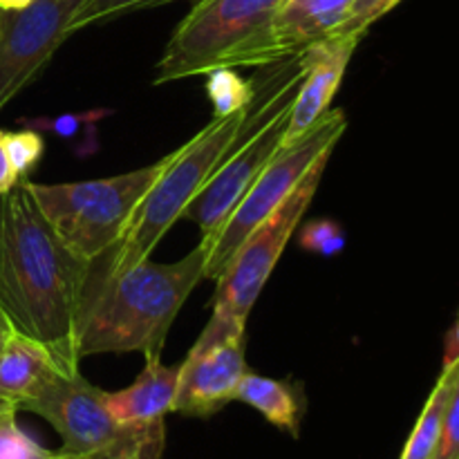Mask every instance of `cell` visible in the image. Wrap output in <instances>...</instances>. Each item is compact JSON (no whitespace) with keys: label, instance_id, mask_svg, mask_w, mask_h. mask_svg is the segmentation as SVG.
I'll return each mask as SVG.
<instances>
[{"label":"cell","instance_id":"6da1fadb","mask_svg":"<svg viewBox=\"0 0 459 459\" xmlns=\"http://www.w3.org/2000/svg\"><path fill=\"white\" fill-rule=\"evenodd\" d=\"M88 267L22 179L0 195V314L12 330L43 343L65 372L79 370L76 314Z\"/></svg>","mask_w":459,"mask_h":459},{"label":"cell","instance_id":"7a4b0ae2","mask_svg":"<svg viewBox=\"0 0 459 459\" xmlns=\"http://www.w3.org/2000/svg\"><path fill=\"white\" fill-rule=\"evenodd\" d=\"M204 278V247L178 263L137 260L112 267L106 255L90 260L76 314V354L142 352L161 357L184 300Z\"/></svg>","mask_w":459,"mask_h":459},{"label":"cell","instance_id":"3957f363","mask_svg":"<svg viewBox=\"0 0 459 459\" xmlns=\"http://www.w3.org/2000/svg\"><path fill=\"white\" fill-rule=\"evenodd\" d=\"M242 117L245 108L229 117H213V121L195 137L170 152L161 173L134 209L124 236L112 249L103 251L112 267H126L137 260L151 258L152 249L160 245L169 229L182 220L193 197L218 169L224 152L236 139Z\"/></svg>","mask_w":459,"mask_h":459},{"label":"cell","instance_id":"277c9868","mask_svg":"<svg viewBox=\"0 0 459 459\" xmlns=\"http://www.w3.org/2000/svg\"><path fill=\"white\" fill-rule=\"evenodd\" d=\"M166 161L169 155L143 169L88 182H22L61 240L81 258L94 260L119 242Z\"/></svg>","mask_w":459,"mask_h":459},{"label":"cell","instance_id":"5b68a950","mask_svg":"<svg viewBox=\"0 0 459 459\" xmlns=\"http://www.w3.org/2000/svg\"><path fill=\"white\" fill-rule=\"evenodd\" d=\"M21 411L43 417L58 433L63 455L79 459H161L166 429L161 424H121L103 403V390L94 388L81 372L54 377Z\"/></svg>","mask_w":459,"mask_h":459},{"label":"cell","instance_id":"8992f818","mask_svg":"<svg viewBox=\"0 0 459 459\" xmlns=\"http://www.w3.org/2000/svg\"><path fill=\"white\" fill-rule=\"evenodd\" d=\"M345 128H348L345 112L341 108L327 110L307 133L282 146L269 160L220 231L209 242H200L204 247V278L215 282L222 276L249 233L287 200L303 175L316 164L318 157L334 152Z\"/></svg>","mask_w":459,"mask_h":459},{"label":"cell","instance_id":"52a82bcc","mask_svg":"<svg viewBox=\"0 0 459 459\" xmlns=\"http://www.w3.org/2000/svg\"><path fill=\"white\" fill-rule=\"evenodd\" d=\"M281 4L282 0H195L166 43L152 83L204 76L213 67H224L269 25Z\"/></svg>","mask_w":459,"mask_h":459},{"label":"cell","instance_id":"ba28073f","mask_svg":"<svg viewBox=\"0 0 459 459\" xmlns=\"http://www.w3.org/2000/svg\"><path fill=\"white\" fill-rule=\"evenodd\" d=\"M330 157L332 152L318 157L316 164L303 175V179L296 184L294 191L287 195V200L272 215H267L249 233V238L242 242L229 267L215 281L218 287H215L213 294V312H211V316L220 318V321L247 325L251 307L258 300L263 287L267 285L273 267H276L282 251H285L291 236L299 229L300 218H303V213L309 209L314 195H316L318 184H321Z\"/></svg>","mask_w":459,"mask_h":459},{"label":"cell","instance_id":"9c48e42d","mask_svg":"<svg viewBox=\"0 0 459 459\" xmlns=\"http://www.w3.org/2000/svg\"><path fill=\"white\" fill-rule=\"evenodd\" d=\"M79 4L81 0H34L0 9V112L65 43Z\"/></svg>","mask_w":459,"mask_h":459},{"label":"cell","instance_id":"30bf717a","mask_svg":"<svg viewBox=\"0 0 459 459\" xmlns=\"http://www.w3.org/2000/svg\"><path fill=\"white\" fill-rule=\"evenodd\" d=\"M245 327L209 318L200 339L179 363L173 412L206 420L236 402L238 384L247 372Z\"/></svg>","mask_w":459,"mask_h":459},{"label":"cell","instance_id":"8fae6325","mask_svg":"<svg viewBox=\"0 0 459 459\" xmlns=\"http://www.w3.org/2000/svg\"><path fill=\"white\" fill-rule=\"evenodd\" d=\"M290 108L278 112L249 142H233L229 151L224 152L218 169L211 173L204 186L197 191L191 204L186 206L182 218L191 220L200 227L202 242H209L220 231V227L227 222L238 202L245 197L255 178L269 164V160L282 148Z\"/></svg>","mask_w":459,"mask_h":459},{"label":"cell","instance_id":"7c38bea8","mask_svg":"<svg viewBox=\"0 0 459 459\" xmlns=\"http://www.w3.org/2000/svg\"><path fill=\"white\" fill-rule=\"evenodd\" d=\"M350 4L352 0H282L269 25L224 67H263L299 56L341 25Z\"/></svg>","mask_w":459,"mask_h":459},{"label":"cell","instance_id":"4fadbf2b","mask_svg":"<svg viewBox=\"0 0 459 459\" xmlns=\"http://www.w3.org/2000/svg\"><path fill=\"white\" fill-rule=\"evenodd\" d=\"M359 43L361 40L350 39V36H327L300 52L305 58V74L291 101L282 146L296 142L330 110L332 99L343 81L350 58Z\"/></svg>","mask_w":459,"mask_h":459},{"label":"cell","instance_id":"5bb4252c","mask_svg":"<svg viewBox=\"0 0 459 459\" xmlns=\"http://www.w3.org/2000/svg\"><path fill=\"white\" fill-rule=\"evenodd\" d=\"M179 384V363L164 366L161 357H146V368L128 388L106 393L103 403L121 424L151 426L161 424L169 412H173L175 394Z\"/></svg>","mask_w":459,"mask_h":459},{"label":"cell","instance_id":"9a60e30c","mask_svg":"<svg viewBox=\"0 0 459 459\" xmlns=\"http://www.w3.org/2000/svg\"><path fill=\"white\" fill-rule=\"evenodd\" d=\"M61 372L58 359L43 343L9 330L0 352V402L21 411Z\"/></svg>","mask_w":459,"mask_h":459},{"label":"cell","instance_id":"2e32d148","mask_svg":"<svg viewBox=\"0 0 459 459\" xmlns=\"http://www.w3.org/2000/svg\"><path fill=\"white\" fill-rule=\"evenodd\" d=\"M236 402L255 408L269 424L299 437V397H296V390L285 381L269 379V377L247 370L238 384Z\"/></svg>","mask_w":459,"mask_h":459},{"label":"cell","instance_id":"e0dca14e","mask_svg":"<svg viewBox=\"0 0 459 459\" xmlns=\"http://www.w3.org/2000/svg\"><path fill=\"white\" fill-rule=\"evenodd\" d=\"M459 388V363L455 366L442 368L437 384L430 390L429 399L424 403L420 420H417L415 429H412L411 437H408L406 446H403L402 459H429L433 453L435 444H437L439 433H442L444 412H446L448 399Z\"/></svg>","mask_w":459,"mask_h":459},{"label":"cell","instance_id":"ac0fdd59","mask_svg":"<svg viewBox=\"0 0 459 459\" xmlns=\"http://www.w3.org/2000/svg\"><path fill=\"white\" fill-rule=\"evenodd\" d=\"M206 97L213 103V117H229L240 112L251 99L249 81L233 67H213L206 72Z\"/></svg>","mask_w":459,"mask_h":459},{"label":"cell","instance_id":"d6986e66","mask_svg":"<svg viewBox=\"0 0 459 459\" xmlns=\"http://www.w3.org/2000/svg\"><path fill=\"white\" fill-rule=\"evenodd\" d=\"M166 3H173V0H81L79 9L74 13V21H72V34L81 31L83 27L97 25V22H108L112 18L160 7V4Z\"/></svg>","mask_w":459,"mask_h":459},{"label":"cell","instance_id":"ffe728a7","mask_svg":"<svg viewBox=\"0 0 459 459\" xmlns=\"http://www.w3.org/2000/svg\"><path fill=\"white\" fill-rule=\"evenodd\" d=\"M16 408L0 411V459H54L56 453L36 444L16 421Z\"/></svg>","mask_w":459,"mask_h":459},{"label":"cell","instance_id":"44dd1931","mask_svg":"<svg viewBox=\"0 0 459 459\" xmlns=\"http://www.w3.org/2000/svg\"><path fill=\"white\" fill-rule=\"evenodd\" d=\"M4 151H7L9 164L18 179H25L45 152V139L34 130H18V133H3Z\"/></svg>","mask_w":459,"mask_h":459},{"label":"cell","instance_id":"7402d4cb","mask_svg":"<svg viewBox=\"0 0 459 459\" xmlns=\"http://www.w3.org/2000/svg\"><path fill=\"white\" fill-rule=\"evenodd\" d=\"M402 0H352L348 13L341 21V25L332 31L330 36H350V39H359L368 34L372 25L385 13L393 12Z\"/></svg>","mask_w":459,"mask_h":459},{"label":"cell","instance_id":"603a6c76","mask_svg":"<svg viewBox=\"0 0 459 459\" xmlns=\"http://www.w3.org/2000/svg\"><path fill=\"white\" fill-rule=\"evenodd\" d=\"M300 247L321 255L341 254L345 247V233L334 220H314L300 231Z\"/></svg>","mask_w":459,"mask_h":459},{"label":"cell","instance_id":"cb8c5ba5","mask_svg":"<svg viewBox=\"0 0 459 459\" xmlns=\"http://www.w3.org/2000/svg\"><path fill=\"white\" fill-rule=\"evenodd\" d=\"M429 459H459V388L448 399L442 433Z\"/></svg>","mask_w":459,"mask_h":459},{"label":"cell","instance_id":"d4e9b609","mask_svg":"<svg viewBox=\"0 0 459 459\" xmlns=\"http://www.w3.org/2000/svg\"><path fill=\"white\" fill-rule=\"evenodd\" d=\"M3 133L4 130H0V195H3V193H7L9 188H13L18 182H21V179H18V175L13 173L12 164H9L7 151H4V143H3Z\"/></svg>","mask_w":459,"mask_h":459},{"label":"cell","instance_id":"484cf974","mask_svg":"<svg viewBox=\"0 0 459 459\" xmlns=\"http://www.w3.org/2000/svg\"><path fill=\"white\" fill-rule=\"evenodd\" d=\"M459 363V348H457V323H453L446 334V348H444V366H455Z\"/></svg>","mask_w":459,"mask_h":459},{"label":"cell","instance_id":"4316f807","mask_svg":"<svg viewBox=\"0 0 459 459\" xmlns=\"http://www.w3.org/2000/svg\"><path fill=\"white\" fill-rule=\"evenodd\" d=\"M76 126H79V121H76L74 117H61V119L52 121V124H49V128L56 130L58 134H74Z\"/></svg>","mask_w":459,"mask_h":459},{"label":"cell","instance_id":"83f0119b","mask_svg":"<svg viewBox=\"0 0 459 459\" xmlns=\"http://www.w3.org/2000/svg\"><path fill=\"white\" fill-rule=\"evenodd\" d=\"M30 3H34V0H0V9H18Z\"/></svg>","mask_w":459,"mask_h":459},{"label":"cell","instance_id":"f1b7e54d","mask_svg":"<svg viewBox=\"0 0 459 459\" xmlns=\"http://www.w3.org/2000/svg\"><path fill=\"white\" fill-rule=\"evenodd\" d=\"M9 330H12V327H9V323L4 321V316L0 314V352H3V345H4V339H7Z\"/></svg>","mask_w":459,"mask_h":459},{"label":"cell","instance_id":"f546056e","mask_svg":"<svg viewBox=\"0 0 459 459\" xmlns=\"http://www.w3.org/2000/svg\"><path fill=\"white\" fill-rule=\"evenodd\" d=\"M54 459H79V457H72V455H63V453L56 451V455H54Z\"/></svg>","mask_w":459,"mask_h":459},{"label":"cell","instance_id":"4dcf8cb0","mask_svg":"<svg viewBox=\"0 0 459 459\" xmlns=\"http://www.w3.org/2000/svg\"><path fill=\"white\" fill-rule=\"evenodd\" d=\"M9 403H4V402H0V411H3V408H7Z\"/></svg>","mask_w":459,"mask_h":459}]
</instances>
